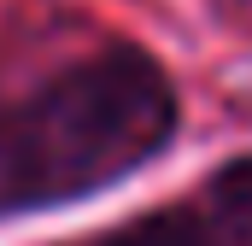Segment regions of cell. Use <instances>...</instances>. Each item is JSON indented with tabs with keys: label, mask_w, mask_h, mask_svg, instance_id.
<instances>
[{
	"label": "cell",
	"mask_w": 252,
	"mask_h": 246,
	"mask_svg": "<svg viewBox=\"0 0 252 246\" xmlns=\"http://www.w3.org/2000/svg\"><path fill=\"white\" fill-rule=\"evenodd\" d=\"M170 135L176 94L164 70L135 47L94 53L0 112V211L100 193L164 153Z\"/></svg>",
	"instance_id": "6da1fadb"
},
{
	"label": "cell",
	"mask_w": 252,
	"mask_h": 246,
	"mask_svg": "<svg viewBox=\"0 0 252 246\" xmlns=\"http://www.w3.org/2000/svg\"><path fill=\"white\" fill-rule=\"evenodd\" d=\"M106 246H205V229L193 223L188 211H153V217L118 229Z\"/></svg>",
	"instance_id": "7a4b0ae2"
},
{
	"label": "cell",
	"mask_w": 252,
	"mask_h": 246,
	"mask_svg": "<svg viewBox=\"0 0 252 246\" xmlns=\"http://www.w3.org/2000/svg\"><path fill=\"white\" fill-rule=\"evenodd\" d=\"M217 199H223V211H229V217L252 235V158L229 164V170L217 176Z\"/></svg>",
	"instance_id": "3957f363"
}]
</instances>
